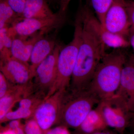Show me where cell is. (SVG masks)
Returning <instances> with one entry per match:
<instances>
[{
    "label": "cell",
    "mask_w": 134,
    "mask_h": 134,
    "mask_svg": "<svg viewBox=\"0 0 134 134\" xmlns=\"http://www.w3.org/2000/svg\"><path fill=\"white\" fill-rule=\"evenodd\" d=\"M82 31L75 66L71 79L72 90L88 88L96 69L106 54V46L84 15L81 8Z\"/></svg>",
    "instance_id": "6da1fadb"
},
{
    "label": "cell",
    "mask_w": 134,
    "mask_h": 134,
    "mask_svg": "<svg viewBox=\"0 0 134 134\" xmlns=\"http://www.w3.org/2000/svg\"><path fill=\"white\" fill-rule=\"evenodd\" d=\"M126 62L125 54L119 50L106 53L102 59L88 87L100 101L115 97Z\"/></svg>",
    "instance_id": "7a4b0ae2"
},
{
    "label": "cell",
    "mask_w": 134,
    "mask_h": 134,
    "mask_svg": "<svg viewBox=\"0 0 134 134\" xmlns=\"http://www.w3.org/2000/svg\"><path fill=\"white\" fill-rule=\"evenodd\" d=\"M72 41L62 47L58 57L57 76L46 98L58 91H66L69 88L77 58L81 37L82 21L81 15L77 13Z\"/></svg>",
    "instance_id": "3957f363"
},
{
    "label": "cell",
    "mask_w": 134,
    "mask_h": 134,
    "mask_svg": "<svg viewBox=\"0 0 134 134\" xmlns=\"http://www.w3.org/2000/svg\"><path fill=\"white\" fill-rule=\"evenodd\" d=\"M67 91L63 97L59 120L72 128H79L96 104L100 100L90 89Z\"/></svg>",
    "instance_id": "277c9868"
},
{
    "label": "cell",
    "mask_w": 134,
    "mask_h": 134,
    "mask_svg": "<svg viewBox=\"0 0 134 134\" xmlns=\"http://www.w3.org/2000/svg\"><path fill=\"white\" fill-rule=\"evenodd\" d=\"M66 15L58 12L53 16L43 18H22L8 27L9 35L12 38L16 37L27 38L39 32L46 34L64 25Z\"/></svg>",
    "instance_id": "5b68a950"
},
{
    "label": "cell",
    "mask_w": 134,
    "mask_h": 134,
    "mask_svg": "<svg viewBox=\"0 0 134 134\" xmlns=\"http://www.w3.org/2000/svg\"><path fill=\"white\" fill-rule=\"evenodd\" d=\"M66 91L56 92L45 98L35 111L33 118L43 131L50 129L59 120L63 99Z\"/></svg>",
    "instance_id": "8992f818"
},
{
    "label": "cell",
    "mask_w": 134,
    "mask_h": 134,
    "mask_svg": "<svg viewBox=\"0 0 134 134\" xmlns=\"http://www.w3.org/2000/svg\"><path fill=\"white\" fill-rule=\"evenodd\" d=\"M98 106L108 126L122 132L129 125L132 112L116 97L100 101Z\"/></svg>",
    "instance_id": "52a82bcc"
},
{
    "label": "cell",
    "mask_w": 134,
    "mask_h": 134,
    "mask_svg": "<svg viewBox=\"0 0 134 134\" xmlns=\"http://www.w3.org/2000/svg\"><path fill=\"white\" fill-rule=\"evenodd\" d=\"M103 26L111 33L128 39L131 25L126 0H114L106 14Z\"/></svg>",
    "instance_id": "ba28073f"
},
{
    "label": "cell",
    "mask_w": 134,
    "mask_h": 134,
    "mask_svg": "<svg viewBox=\"0 0 134 134\" xmlns=\"http://www.w3.org/2000/svg\"><path fill=\"white\" fill-rule=\"evenodd\" d=\"M62 47L57 44L53 52L36 68L34 77V87L38 91L45 93L46 91L47 93L54 83L57 76L58 57Z\"/></svg>",
    "instance_id": "9c48e42d"
},
{
    "label": "cell",
    "mask_w": 134,
    "mask_h": 134,
    "mask_svg": "<svg viewBox=\"0 0 134 134\" xmlns=\"http://www.w3.org/2000/svg\"><path fill=\"white\" fill-rule=\"evenodd\" d=\"M85 16L98 34L106 46L115 49L127 48L130 45L127 38L111 33L106 30L98 19L90 4L89 1L85 5H80Z\"/></svg>",
    "instance_id": "30bf717a"
},
{
    "label": "cell",
    "mask_w": 134,
    "mask_h": 134,
    "mask_svg": "<svg viewBox=\"0 0 134 134\" xmlns=\"http://www.w3.org/2000/svg\"><path fill=\"white\" fill-rule=\"evenodd\" d=\"M1 72L7 79L14 84L24 85L34 77L29 63L23 62L13 57L1 60Z\"/></svg>",
    "instance_id": "8fae6325"
},
{
    "label": "cell",
    "mask_w": 134,
    "mask_h": 134,
    "mask_svg": "<svg viewBox=\"0 0 134 134\" xmlns=\"http://www.w3.org/2000/svg\"><path fill=\"white\" fill-rule=\"evenodd\" d=\"M115 97L130 112L134 111V63L126 62L122 69L119 89Z\"/></svg>",
    "instance_id": "7c38bea8"
},
{
    "label": "cell",
    "mask_w": 134,
    "mask_h": 134,
    "mask_svg": "<svg viewBox=\"0 0 134 134\" xmlns=\"http://www.w3.org/2000/svg\"><path fill=\"white\" fill-rule=\"evenodd\" d=\"M45 34L39 32L27 38L16 37L12 40L11 48L12 57L23 62L29 63L34 47Z\"/></svg>",
    "instance_id": "4fadbf2b"
},
{
    "label": "cell",
    "mask_w": 134,
    "mask_h": 134,
    "mask_svg": "<svg viewBox=\"0 0 134 134\" xmlns=\"http://www.w3.org/2000/svg\"><path fill=\"white\" fill-rule=\"evenodd\" d=\"M57 44L53 39L44 36L36 42L30 60V66L34 76L37 67L53 52Z\"/></svg>",
    "instance_id": "5bb4252c"
},
{
    "label": "cell",
    "mask_w": 134,
    "mask_h": 134,
    "mask_svg": "<svg viewBox=\"0 0 134 134\" xmlns=\"http://www.w3.org/2000/svg\"><path fill=\"white\" fill-rule=\"evenodd\" d=\"M47 0H26L23 18L50 17L55 13L51 10Z\"/></svg>",
    "instance_id": "9a60e30c"
},
{
    "label": "cell",
    "mask_w": 134,
    "mask_h": 134,
    "mask_svg": "<svg viewBox=\"0 0 134 134\" xmlns=\"http://www.w3.org/2000/svg\"><path fill=\"white\" fill-rule=\"evenodd\" d=\"M108 127L100 108L92 109L78 128L84 134L100 132Z\"/></svg>",
    "instance_id": "2e32d148"
},
{
    "label": "cell",
    "mask_w": 134,
    "mask_h": 134,
    "mask_svg": "<svg viewBox=\"0 0 134 134\" xmlns=\"http://www.w3.org/2000/svg\"><path fill=\"white\" fill-rule=\"evenodd\" d=\"M6 0H0V29L12 26L22 19Z\"/></svg>",
    "instance_id": "e0dca14e"
},
{
    "label": "cell",
    "mask_w": 134,
    "mask_h": 134,
    "mask_svg": "<svg viewBox=\"0 0 134 134\" xmlns=\"http://www.w3.org/2000/svg\"><path fill=\"white\" fill-rule=\"evenodd\" d=\"M114 0H89L98 19L103 26L105 17Z\"/></svg>",
    "instance_id": "ac0fdd59"
},
{
    "label": "cell",
    "mask_w": 134,
    "mask_h": 134,
    "mask_svg": "<svg viewBox=\"0 0 134 134\" xmlns=\"http://www.w3.org/2000/svg\"><path fill=\"white\" fill-rule=\"evenodd\" d=\"M7 28L0 29V56L4 60L12 56L11 48L13 38L9 35Z\"/></svg>",
    "instance_id": "d6986e66"
},
{
    "label": "cell",
    "mask_w": 134,
    "mask_h": 134,
    "mask_svg": "<svg viewBox=\"0 0 134 134\" xmlns=\"http://www.w3.org/2000/svg\"><path fill=\"white\" fill-rule=\"evenodd\" d=\"M35 111L30 109L18 107L14 111L10 110L6 114L1 122H7L13 120L29 119L33 116Z\"/></svg>",
    "instance_id": "ffe728a7"
},
{
    "label": "cell",
    "mask_w": 134,
    "mask_h": 134,
    "mask_svg": "<svg viewBox=\"0 0 134 134\" xmlns=\"http://www.w3.org/2000/svg\"><path fill=\"white\" fill-rule=\"evenodd\" d=\"M24 130L25 134H44V131L33 118L26 121Z\"/></svg>",
    "instance_id": "44dd1931"
},
{
    "label": "cell",
    "mask_w": 134,
    "mask_h": 134,
    "mask_svg": "<svg viewBox=\"0 0 134 134\" xmlns=\"http://www.w3.org/2000/svg\"><path fill=\"white\" fill-rule=\"evenodd\" d=\"M11 8L20 17L23 18V14L26 0H7Z\"/></svg>",
    "instance_id": "7402d4cb"
},
{
    "label": "cell",
    "mask_w": 134,
    "mask_h": 134,
    "mask_svg": "<svg viewBox=\"0 0 134 134\" xmlns=\"http://www.w3.org/2000/svg\"><path fill=\"white\" fill-rule=\"evenodd\" d=\"M11 84L4 75L0 72V98L7 93Z\"/></svg>",
    "instance_id": "603a6c76"
},
{
    "label": "cell",
    "mask_w": 134,
    "mask_h": 134,
    "mask_svg": "<svg viewBox=\"0 0 134 134\" xmlns=\"http://www.w3.org/2000/svg\"><path fill=\"white\" fill-rule=\"evenodd\" d=\"M44 134H70L66 127L60 126L44 131Z\"/></svg>",
    "instance_id": "cb8c5ba5"
},
{
    "label": "cell",
    "mask_w": 134,
    "mask_h": 134,
    "mask_svg": "<svg viewBox=\"0 0 134 134\" xmlns=\"http://www.w3.org/2000/svg\"><path fill=\"white\" fill-rule=\"evenodd\" d=\"M126 7L131 24V29L134 30V2L126 1Z\"/></svg>",
    "instance_id": "d4e9b609"
},
{
    "label": "cell",
    "mask_w": 134,
    "mask_h": 134,
    "mask_svg": "<svg viewBox=\"0 0 134 134\" xmlns=\"http://www.w3.org/2000/svg\"><path fill=\"white\" fill-rule=\"evenodd\" d=\"M71 1L72 0H58L59 4V9L58 12L63 14L66 15L68 7Z\"/></svg>",
    "instance_id": "484cf974"
},
{
    "label": "cell",
    "mask_w": 134,
    "mask_h": 134,
    "mask_svg": "<svg viewBox=\"0 0 134 134\" xmlns=\"http://www.w3.org/2000/svg\"><path fill=\"white\" fill-rule=\"evenodd\" d=\"M22 126L20 120H13L10 121L7 128L14 130Z\"/></svg>",
    "instance_id": "4316f807"
},
{
    "label": "cell",
    "mask_w": 134,
    "mask_h": 134,
    "mask_svg": "<svg viewBox=\"0 0 134 134\" xmlns=\"http://www.w3.org/2000/svg\"><path fill=\"white\" fill-rule=\"evenodd\" d=\"M128 39L129 41L130 45L133 48L134 54V30L130 29Z\"/></svg>",
    "instance_id": "83f0119b"
},
{
    "label": "cell",
    "mask_w": 134,
    "mask_h": 134,
    "mask_svg": "<svg viewBox=\"0 0 134 134\" xmlns=\"http://www.w3.org/2000/svg\"><path fill=\"white\" fill-rule=\"evenodd\" d=\"M13 130H14L15 134H25L24 131V127H23L22 126Z\"/></svg>",
    "instance_id": "f1b7e54d"
},
{
    "label": "cell",
    "mask_w": 134,
    "mask_h": 134,
    "mask_svg": "<svg viewBox=\"0 0 134 134\" xmlns=\"http://www.w3.org/2000/svg\"><path fill=\"white\" fill-rule=\"evenodd\" d=\"M1 134H15L14 130L6 128L1 133Z\"/></svg>",
    "instance_id": "f546056e"
},
{
    "label": "cell",
    "mask_w": 134,
    "mask_h": 134,
    "mask_svg": "<svg viewBox=\"0 0 134 134\" xmlns=\"http://www.w3.org/2000/svg\"><path fill=\"white\" fill-rule=\"evenodd\" d=\"M131 122H132V124L133 125V126H134V111L132 112V115H131L130 123Z\"/></svg>",
    "instance_id": "4dcf8cb0"
},
{
    "label": "cell",
    "mask_w": 134,
    "mask_h": 134,
    "mask_svg": "<svg viewBox=\"0 0 134 134\" xmlns=\"http://www.w3.org/2000/svg\"><path fill=\"white\" fill-rule=\"evenodd\" d=\"M90 134H111L109 133H106V132H103L102 131L100 132H95V133H92Z\"/></svg>",
    "instance_id": "1f68e13d"
},
{
    "label": "cell",
    "mask_w": 134,
    "mask_h": 134,
    "mask_svg": "<svg viewBox=\"0 0 134 134\" xmlns=\"http://www.w3.org/2000/svg\"><path fill=\"white\" fill-rule=\"evenodd\" d=\"M47 1H48V2H52L54 1H55V0H47Z\"/></svg>",
    "instance_id": "d6a6232c"
},
{
    "label": "cell",
    "mask_w": 134,
    "mask_h": 134,
    "mask_svg": "<svg viewBox=\"0 0 134 134\" xmlns=\"http://www.w3.org/2000/svg\"><path fill=\"white\" fill-rule=\"evenodd\" d=\"M126 1H128L134 2V0H126Z\"/></svg>",
    "instance_id": "836d02e7"
},
{
    "label": "cell",
    "mask_w": 134,
    "mask_h": 134,
    "mask_svg": "<svg viewBox=\"0 0 134 134\" xmlns=\"http://www.w3.org/2000/svg\"><path fill=\"white\" fill-rule=\"evenodd\" d=\"M6 1H7V0H6Z\"/></svg>",
    "instance_id": "e575fe53"
}]
</instances>
